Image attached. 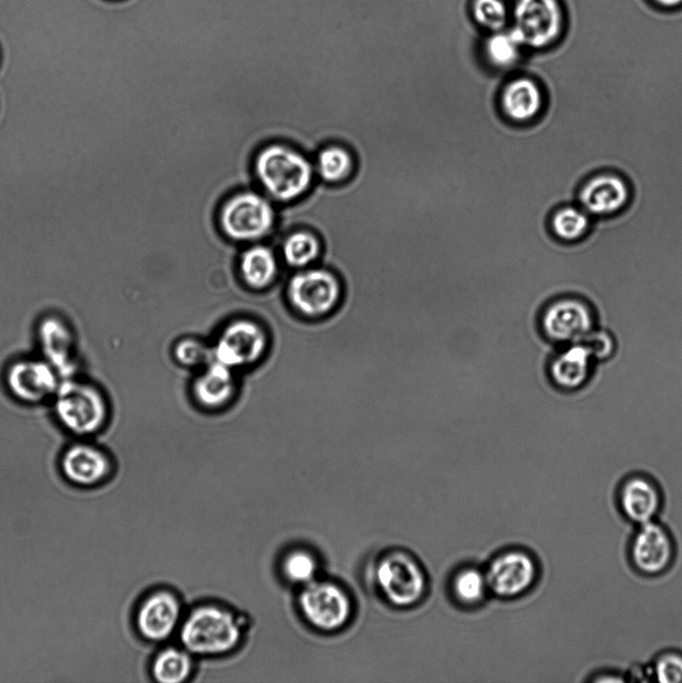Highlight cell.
Wrapping results in <instances>:
<instances>
[{"label": "cell", "mask_w": 682, "mask_h": 683, "mask_svg": "<svg viewBox=\"0 0 682 683\" xmlns=\"http://www.w3.org/2000/svg\"><path fill=\"white\" fill-rule=\"evenodd\" d=\"M370 577L378 597L396 609L415 607L427 594L428 577L424 567L403 549H388L377 555Z\"/></svg>", "instance_id": "cell-1"}, {"label": "cell", "mask_w": 682, "mask_h": 683, "mask_svg": "<svg viewBox=\"0 0 682 683\" xmlns=\"http://www.w3.org/2000/svg\"><path fill=\"white\" fill-rule=\"evenodd\" d=\"M255 173L265 191L278 201H291L305 193L313 168L300 152L284 145L263 148L255 159Z\"/></svg>", "instance_id": "cell-2"}, {"label": "cell", "mask_w": 682, "mask_h": 683, "mask_svg": "<svg viewBox=\"0 0 682 683\" xmlns=\"http://www.w3.org/2000/svg\"><path fill=\"white\" fill-rule=\"evenodd\" d=\"M54 412L66 430L80 437L101 431L109 417L108 403L102 391L76 379L59 384L54 395Z\"/></svg>", "instance_id": "cell-3"}, {"label": "cell", "mask_w": 682, "mask_h": 683, "mask_svg": "<svg viewBox=\"0 0 682 683\" xmlns=\"http://www.w3.org/2000/svg\"><path fill=\"white\" fill-rule=\"evenodd\" d=\"M241 638V625L232 612L214 605L194 609L183 622L180 639L187 651L198 655L226 653Z\"/></svg>", "instance_id": "cell-4"}, {"label": "cell", "mask_w": 682, "mask_h": 683, "mask_svg": "<svg viewBox=\"0 0 682 683\" xmlns=\"http://www.w3.org/2000/svg\"><path fill=\"white\" fill-rule=\"evenodd\" d=\"M287 298L299 314L313 318H330L341 308L345 285L332 269L311 268L295 273L288 282Z\"/></svg>", "instance_id": "cell-5"}, {"label": "cell", "mask_w": 682, "mask_h": 683, "mask_svg": "<svg viewBox=\"0 0 682 683\" xmlns=\"http://www.w3.org/2000/svg\"><path fill=\"white\" fill-rule=\"evenodd\" d=\"M538 329L554 348L582 342L597 327L592 305L577 295H560L547 301L538 315Z\"/></svg>", "instance_id": "cell-6"}, {"label": "cell", "mask_w": 682, "mask_h": 683, "mask_svg": "<svg viewBox=\"0 0 682 683\" xmlns=\"http://www.w3.org/2000/svg\"><path fill=\"white\" fill-rule=\"evenodd\" d=\"M58 472L63 482L79 490L106 488L114 479L116 464L103 448L89 442H76L59 456Z\"/></svg>", "instance_id": "cell-7"}, {"label": "cell", "mask_w": 682, "mask_h": 683, "mask_svg": "<svg viewBox=\"0 0 682 683\" xmlns=\"http://www.w3.org/2000/svg\"><path fill=\"white\" fill-rule=\"evenodd\" d=\"M299 607L305 619L315 628L336 631L352 618L354 604L351 595L341 585L325 580H313L303 586Z\"/></svg>", "instance_id": "cell-8"}, {"label": "cell", "mask_w": 682, "mask_h": 683, "mask_svg": "<svg viewBox=\"0 0 682 683\" xmlns=\"http://www.w3.org/2000/svg\"><path fill=\"white\" fill-rule=\"evenodd\" d=\"M223 232L236 241H253L265 236L274 224V210L262 195L245 191L229 198L220 211Z\"/></svg>", "instance_id": "cell-9"}, {"label": "cell", "mask_w": 682, "mask_h": 683, "mask_svg": "<svg viewBox=\"0 0 682 683\" xmlns=\"http://www.w3.org/2000/svg\"><path fill=\"white\" fill-rule=\"evenodd\" d=\"M268 347L263 326L251 319L239 318L228 323L212 348L214 360L235 370L257 363Z\"/></svg>", "instance_id": "cell-10"}, {"label": "cell", "mask_w": 682, "mask_h": 683, "mask_svg": "<svg viewBox=\"0 0 682 683\" xmlns=\"http://www.w3.org/2000/svg\"><path fill=\"white\" fill-rule=\"evenodd\" d=\"M490 595L515 599L535 585L539 569L533 555L523 549H507L494 556L484 569Z\"/></svg>", "instance_id": "cell-11"}, {"label": "cell", "mask_w": 682, "mask_h": 683, "mask_svg": "<svg viewBox=\"0 0 682 683\" xmlns=\"http://www.w3.org/2000/svg\"><path fill=\"white\" fill-rule=\"evenodd\" d=\"M513 21L522 46L541 49L560 37L564 15L558 0H517Z\"/></svg>", "instance_id": "cell-12"}, {"label": "cell", "mask_w": 682, "mask_h": 683, "mask_svg": "<svg viewBox=\"0 0 682 683\" xmlns=\"http://www.w3.org/2000/svg\"><path fill=\"white\" fill-rule=\"evenodd\" d=\"M674 555V540L664 525L653 520L637 526L629 546L636 571L647 576L660 575L671 566Z\"/></svg>", "instance_id": "cell-13"}, {"label": "cell", "mask_w": 682, "mask_h": 683, "mask_svg": "<svg viewBox=\"0 0 682 683\" xmlns=\"http://www.w3.org/2000/svg\"><path fill=\"white\" fill-rule=\"evenodd\" d=\"M58 372L43 358L21 359L12 363L5 375L10 393L28 404L54 396L59 386Z\"/></svg>", "instance_id": "cell-14"}, {"label": "cell", "mask_w": 682, "mask_h": 683, "mask_svg": "<svg viewBox=\"0 0 682 683\" xmlns=\"http://www.w3.org/2000/svg\"><path fill=\"white\" fill-rule=\"evenodd\" d=\"M181 615L177 597L165 590L146 595L137 604L133 613V626L145 640L160 642L166 640L176 629Z\"/></svg>", "instance_id": "cell-15"}, {"label": "cell", "mask_w": 682, "mask_h": 683, "mask_svg": "<svg viewBox=\"0 0 682 683\" xmlns=\"http://www.w3.org/2000/svg\"><path fill=\"white\" fill-rule=\"evenodd\" d=\"M596 361L585 342L556 348L550 355L546 373L551 384L562 392L582 389L591 379Z\"/></svg>", "instance_id": "cell-16"}, {"label": "cell", "mask_w": 682, "mask_h": 683, "mask_svg": "<svg viewBox=\"0 0 682 683\" xmlns=\"http://www.w3.org/2000/svg\"><path fill=\"white\" fill-rule=\"evenodd\" d=\"M618 506L626 519L637 526L656 520L662 507L658 484L647 475L627 476L619 486Z\"/></svg>", "instance_id": "cell-17"}, {"label": "cell", "mask_w": 682, "mask_h": 683, "mask_svg": "<svg viewBox=\"0 0 682 683\" xmlns=\"http://www.w3.org/2000/svg\"><path fill=\"white\" fill-rule=\"evenodd\" d=\"M630 190L626 181L614 173H600L586 181L579 192L582 208L596 216H608L628 203Z\"/></svg>", "instance_id": "cell-18"}, {"label": "cell", "mask_w": 682, "mask_h": 683, "mask_svg": "<svg viewBox=\"0 0 682 683\" xmlns=\"http://www.w3.org/2000/svg\"><path fill=\"white\" fill-rule=\"evenodd\" d=\"M38 340L42 358L59 375H71L75 368V344L69 326L60 318H45L38 327Z\"/></svg>", "instance_id": "cell-19"}, {"label": "cell", "mask_w": 682, "mask_h": 683, "mask_svg": "<svg viewBox=\"0 0 682 683\" xmlns=\"http://www.w3.org/2000/svg\"><path fill=\"white\" fill-rule=\"evenodd\" d=\"M543 104L542 89L536 81L527 77L511 80L501 91V109L504 115L515 123H526L535 119Z\"/></svg>", "instance_id": "cell-20"}, {"label": "cell", "mask_w": 682, "mask_h": 683, "mask_svg": "<svg viewBox=\"0 0 682 683\" xmlns=\"http://www.w3.org/2000/svg\"><path fill=\"white\" fill-rule=\"evenodd\" d=\"M237 389L233 369L212 361L195 379L193 394L203 407L216 409L226 405Z\"/></svg>", "instance_id": "cell-21"}, {"label": "cell", "mask_w": 682, "mask_h": 683, "mask_svg": "<svg viewBox=\"0 0 682 683\" xmlns=\"http://www.w3.org/2000/svg\"><path fill=\"white\" fill-rule=\"evenodd\" d=\"M449 592L452 599L462 607L480 605L490 594L484 569L471 565L460 567L451 576Z\"/></svg>", "instance_id": "cell-22"}, {"label": "cell", "mask_w": 682, "mask_h": 683, "mask_svg": "<svg viewBox=\"0 0 682 683\" xmlns=\"http://www.w3.org/2000/svg\"><path fill=\"white\" fill-rule=\"evenodd\" d=\"M239 271L241 278L250 288L261 290L274 281L278 266L273 252L268 247L256 245L241 255Z\"/></svg>", "instance_id": "cell-23"}, {"label": "cell", "mask_w": 682, "mask_h": 683, "mask_svg": "<svg viewBox=\"0 0 682 683\" xmlns=\"http://www.w3.org/2000/svg\"><path fill=\"white\" fill-rule=\"evenodd\" d=\"M192 671V660L185 650L165 648L152 660L151 674L161 683H180Z\"/></svg>", "instance_id": "cell-24"}, {"label": "cell", "mask_w": 682, "mask_h": 683, "mask_svg": "<svg viewBox=\"0 0 682 683\" xmlns=\"http://www.w3.org/2000/svg\"><path fill=\"white\" fill-rule=\"evenodd\" d=\"M320 253V241L308 231H297L290 234L282 245L283 258L291 267H306L314 262Z\"/></svg>", "instance_id": "cell-25"}, {"label": "cell", "mask_w": 682, "mask_h": 683, "mask_svg": "<svg viewBox=\"0 0 682 683\" xmlns=\"http://www.w3.org/2000/svg\"><path fill=\"white\" fill-rule=\"evenodd\" d=\"M590 220L583 208L564 206L557 209L551 218L554 236L563 242L580 240L588 231Z\"/></svg>", "instance_id": "cell-26"}, {"label": "cell", "mask_w": 682, "mask_h": 683, "mask_svg": "<svg viewBox=\"0 0 682 683\" xmlns=\"http://www.w3.org/2000/svg\"><path fill=\"white\" fill-rule=\"evenodd\" d=\"M354 168L352 154L342 146L331 145L322 149L317 158V170L328 183H339L348 178Z\"/></svg>", "instance_id": "cell-27"}, {"label": "cell", "mask_w": 682, "mask_h": 683, "mask_svg": "<svg viewBox=\"0 0 682 683\" xmlns=\"http://www.w3.org/2000/svg\"><path fill=\"white\" fill-rule=\"evenodd\" d=\"M522 44L513 31H496L485 42V55L490 64L507 68L515 64Z\"/></svg>", "instance_id": "cell-28"}, {"label": "cell", "mask_w": 682, "mask_h": 683, "mask_svg": "<svg viewBox=\"0 0 682 683\" xmlns=\"http://www.w3.org/2000/svg\"><path fill=\"white\" fill-rule=\"evenodd\" d=\"M282 569L290 582L304 586L316 579L318 564L310 553L297 550L284 558Z\"/></svg>", "instance_id": "cell-29"}, {"label": "cell", "mask_w": 682, "mask_h": 683, "mask_svg": "<svg viewBox=\"0 0 682 683\" xmlns=\"http://www.w3.org/2000/svg\"><path fill=\"white\" fill-rule=\"evenodd\" d=\"M472 12L481 26L493 32L502 30L507 20L506 6L502 0H474Z\"/></svg>", "instance_id": "cell-30"}, {"label": "cell", "mask_w": 682, "mask_h": 683, "mask_svg": "<svg viewBox=\"0 0 682 683\" xmlns=\"http://www.w3.org/2000/svg\"><path fill=\"white\" fill-rule=\"evenodd\" d=\"M652 677L661 683H682V654L661 653L651 666Z\"/></svg>", "instance_id": "cell-31"}, {"label": "cell", "mask_w": 682, "mask_h": 683, "mask_svg": "<svg viewBox=\"0 0 682 683\" xmlns=\"http://www.w3.org/2000/svg\"><path fill=\"white\" fill-rule=\"evenodd\" d=\"M174 354L179 363L186 366H198L209 360L212 350H209L201 341L186 338L178 342Z\"/></svg>", "instance_id": "cell-32"}, {"label": "cell", "mask_w": 682, "mask_h": 683, "mask_svg": "<svg viewBox=\"0 0 682 683\" xmlns=\"http://www.w3.org/2000/svg\"><path fill=\"white\" fill-rule=\"evenodd\" d=\"M591 348L596 363L610 360L616 353L617 342L607 329L596 327L584 341Z\"/></svg>", "instance_id": "cell-33"}, {"label": "cell", "mask_w": 682, "mask_h": 683, "mask_svg": "<svg viewBox=\"0 0 682 683\" xmlns=\"http://www.w3.org/2000/svg\"><path fill=\"white\" fill-rule=\"evenodd\" d=\"M657 5L664 8H675L682 5V0H652Z\"/></svg>", "instance_id": "cell-34"}, {"label": "cell", "mask_w": 682, "mask_h": 683, "mask_svg": "<svg viewBox=\"0 0 682 683\" xmlns=\"http://www.w3.org/2000/svg\"><path fill=\"white\" fill-rule=\"evenodd\" d=\"M545 266H546V265H545ZM546 267H547V266H546ZM547 268H548V267H547ZM548 269H549V268H548ZM549 271H550V270H549ZM550 272H551V271H550ZM551 274H552V273H551ZM552 276H553V274H552ZM553 278H554V277H553ZM554 281H555V279H554ZM555 285H556V283H555ZM556 291H557V290H556Z\"/></svg>", "instance_id": "cell-35"}]
</instances>
